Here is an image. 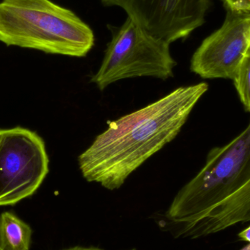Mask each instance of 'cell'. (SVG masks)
<instances>
[{"label": "cell", "instance_id": "6da1fadb", "mask_svg": "<svg viewBox=\"0 0 250 250\" xmlns=\"http://www.w3.org/2000/svg\"><path fill=\"white\" fill-rule=\"evenodd\" d=\"M208 89L204 82L181 86L108 122V128L79 157L83 178L109 190L121 188L131 173L177 136Z\"/></svg>", "mask_w": 250, "mask_h": 250}, {"label": "cell", "instance_id": "7a4b0ae2", "mask_svg": "<svg viewBox=\"0 0 250 250\" xmlns=\"http://www.w3.org/2000/svg\"><path fill=\"white\" fill-rule=\"evenodd\" d=\"M250 181V122L224 146L211 149L201 171L179 191L159 226L176 238Z\"/></svg>", "mask_w": 250, "mask_h": 250}, {"label": "cell", "instance_id": "3957f363", "mask_svg": "<svg viewBox=\"0 0 250 250\" xmlns=\"http://www.w3.org/2000/svg\"><path fill=\"white\" fill-rule=\"evenodd\" d=\"M0 42L46 54L83 57L95 35L72 10L51 0H1Z\"/></svg>", "mask_w": 250, "mask_h": 250}, {"label": "cell", "instance_id": "277c9868", "mask_svg": "<svg viewBox=\"0 0 250 250\" xmlns=\"http://www.w3.org/2000/svg\"><path fill=\"white\" fill-rule=\"evenodd\" d=\"M112 32L102 64L92 78L100 90L123 79L173 77L177 63L170 54V44L154 38L128 17Z\"/></svg>", "mask_w": 250, "mask_h": 250}, {"label": "cell", "instance_id": "5b68a950", "mask_svg": "<svg viewBox=\"0 0 250 250\" xmlns=\"http://www.w3.org/2000/svg\"><path fill=\"white\" fill-rule=\"evenodd\" d=\"M48 172L45 142L37 132L21 126L0 129V207L32 196Z\"/></svg>", "mask_w": 250, "mask_h": 250}, {"label": "cell", "instance_id": "8992f818", "mask_svg": "<svg viewBox=\"0 0 250 250\" xmlns=\"http://www.w3.org/2000/svg\"><path fill=\"white\" fill-rule=\"evenodd\" d=\"M118 6L128 18L157 39L170 44L204 24L210 0H101Z\"/></svg>", "mask_w": 250, "mask_h": 250}, {"label": "cell", "instance_id": "52a82bcc", "mask_svg": "<svg viewBox=\"0 0 250 250\" xmlns=\"http://www.w3.org/2000/svg\"><path fill=\"white\" fill-rule=\"evenodd\" d=\"M250 47V11L228 9L218 30L192 56L191 71L203 79H232Z\"/></svg>", "mask_w": 250, "mask_h": 250}, {"label": "cell", "instance_id": "ba28073f", "mask_svg": "<svg viewBox=\"0 0 250 250\" xmlns=\"http://www.w3.org/2000/svg\"><path fill=\"white\" fill-rule=\"evenodd\" d=\"M248 222H250V181L192 225L190 233L198 239Z\"/></svg>", "mask_w": 250, "mask_h": 250}, {"label": "cell", "instance_id": "9c48e42d", "mask_svg": "<svg viewBox=\"0 0 250 250\" xmlns=\"http://www.w3.org/2000/svg\"><path fill=\"white\" fill-rule=\"evenodd\" d=\"M32 230L16 214L6 211L0 215V248L2 250H29Z\"/></svg>", "mask_w": 250, "mask_h": 250}, {"label": "cell", "instance_id": "30bf717a", "mask_svg": "<svg viewBox=\"0 0 250 250\" xmlns=\"http://www.w3.org/2000/svg\"><path fill=\"white\" fill-rule=\"evenodd\" d=\"M241 101L250 112V54L247 53L233 79Z\"/></svg>", "mask_w": 250, "mask_h": 250}, {"label": "cell", "instance_id": "8fae6325", "mask_svg": "<svg viewBox=\"0 0 250 250\" xmlns=\"http://www.w3.org/2000/svg\"><path fill=\"white\" fill-rule=\"evenodd\" d=\"M227 9L250 11V0H223Z\"/></svg>", "mask_w": 250, "mask_h": 250}, {"label": "cell", "instance_id": "7c38bea8", "mask_svg": "<svg viewBox=\"0 0 250 250\" xmlns=\"http://www.w3.org/2000/svg\"><path fill=\"white\" fill-rule=\"evenodd\" d=\"M239 239L240 240L245 241L250 243V226L248 229L244 230L243 231L241 232L239 234Z\"/></svg>", "mask_w": 250, "mask_h": 250}, {"label": "cell", "instance_id": "4fadbf2b", "mask_svg": "<svg viewBox=\"0 0 250 250\" xmlns=\"http://www.w3.org/2000/svg\"><path fill=\"white\" fill-rule=\"evenodd\" d=\"M64 250H104L101 248H95V247H90V248H86V247L76 246L73 248H69V249Z\"/></svg>", "mask_w": 250, "mask_h": 250}, {"label": "cell", "instance_id": "5bb4252c", "mask_svg": "<svg viewBox=\"0 0 250 250\" xmlns=\"http://www.w3.org/2000/svg\"><path fill=\"white\" fill-rule=\"evenodd\" d=\"M242 250H250V243L248 245V246L245 247V248H243Z\"/></svg>", "mask_w": 250, "mask_h": 250}, {"label": "cell", "instance_id": "9a60e30c", "mask_svg": "<svg viewBox=\"0 0 250 250\" xmlns=\"http://www.w3.org/2000/svg\"><path fill=\"white\" fill-rule=\"evenodd\" d=\"M248 53H249V54H250V47L249 50H248Z\"/></svg>", "mask_w": 250, "mask_h": 250}, {"label": "cell", "instance_id": "2e32d148", "mask_svg": "<svg viewBox=\"0 0 250 250\" xmlns=\"http://www.w3.org/2000/svg\"><path fill=\"white\" fill-rule=\"evenodd\" d=\"M129 250H136V249H135V248H134V249Z\"/></svg>", "mask_w": 250, "mask_h": 250}, {"label": "cell", "instance_id": "e0dca14e", "mask_svg": "<svg viewBox=\"0 0 250 250\" xmlns=\"http://www.w3.org/2000/svg\"><path fill=\"white\" fill-rule=\"evenodd\" d=\"M0 250H2L1 249V248H0Z\"/></svg>", "mask_w": 250, "mask_h": 250}]
</instances>
